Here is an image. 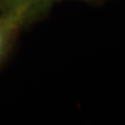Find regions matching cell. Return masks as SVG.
I'll return each mask as SVG.
<instances>
[{
  "label": "cell",
  "mask_w": 125,
  "mask_h": 125,
  "mask_svg": "<svg viewBox=\"0 0 125 125\" xmlns=\"http://www.w3.org/2000/svg\"><path fill=\"white\" fill-rule=\"evenodd\" d=\"M35 12L30 9H12L0 12V62L7 54L20 28Z\"/></svg>",
  "instance_id": "cell-1"
},
{
  "label": "cell",
  "mask_w": 125,
  "mask_h": 125,
  "mask_svg": "<svg viewBox=\"0 0 125 125\" xmlns=\"http://www.w3.org/2000/svg\"><path fill=\"white\" fill-rule=\"evenodd\" d=\"M48 0H0L1 10L12 9H30L35 12Z\"/></svg>",
  "instance_id": "cell-2"
}]
</instances>
